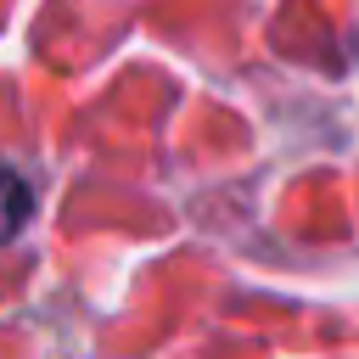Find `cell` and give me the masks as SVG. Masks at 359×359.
I'll use <instances>...</instances> for the list:
<instances>
[{"instance_id": "obj_1", "label": "cell", "mask_w": 359, "mask_h": 359, "mask_svg": "<svg viewBox=\"0 0 359 359\" xmlns=\"http://www.w3.org/2000/svg\"><path fill=\"white\" fill-rule=\"evenodd\" d=\"M22 224H28V185H22V174H11L0 163V241H11Z\"/></svg>"}]
</instances>
